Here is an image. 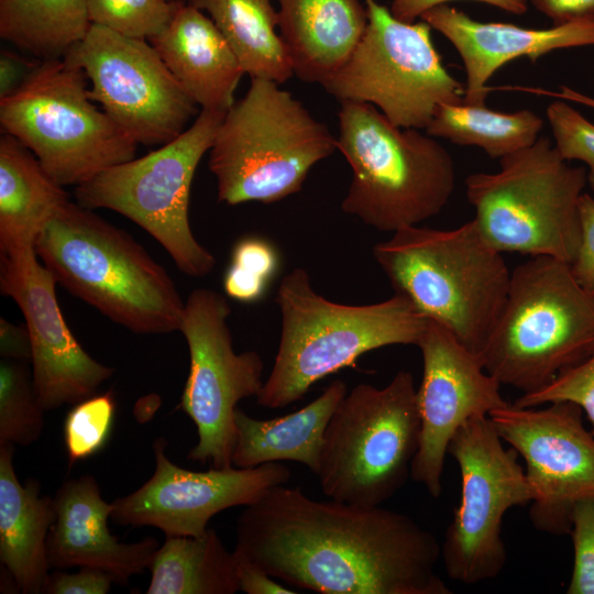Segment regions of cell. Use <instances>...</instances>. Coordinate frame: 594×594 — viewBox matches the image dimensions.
<instances>
[{
	"mask_svg": "<svg viewBox=\"0 0 594 594\" xmlns=\"http://www.w3.org/2000/svg\"><path fill=\"white\" fill-rule=\"evenodd\" d=\"M277 485L245 506L234 553L292 586L321 594H450L441 546L409 516Z\"/></svg>",
	"mask_w": 594,
	"mask_h": 594,
	"instance_id": "6da1fadb",
	"label": "cell"
},
{
	"mask_svg": "<svg viewBox=\"0 0 594 594\" xmlns=\"http://www.w3.org/2000/svg\"><path fill=\"white\" fill-rule=\"evenodd\" d=\"M70 294L139 334L179 331L185 301L173 278L127 231L68 201L35 242Z\"/></svg>",
	"mask_w": 594,
	"mask_h": 594,
	"instance_id": "7a4b0ae2",
	"label": "cell"
},
{
	"mask_svg": "<svg viewBox=\"0 0 594 594\" xmlns=\"http://www.w3.org/2000/svg\"><path fill=\"white\" fill-rule=\"evenodd\" d=\"M396 294L479 358L506 302L512 271L472 219L451 230L410 226L373 246Z\"/></svg>",
	"mask_w": 594,
	"mask_h": 594,
	"instance_id": "3957f363",
	"label": "cell"
},
{
	"mask_svg": "<svg viewBox=\"0 0 594 594\" xmlns=\"http://www.w3.org/2000/svg\"><path fill=\"white\" fill-rule=\"evenodd\" d=\"M276 302L282 331L272 371L256 396L261 407L278 409L301 399L320 380L355 365L370 351L417 345L427 323L404 296L352 306L317 294L306 270L283 277Z\"/></svg>",
	"mask_w": 594,
	"mask_h": 594,
	"instance_id": "277c9868",
	"label": "cell"
},
{
	"mask_svg": "<svg viewBox=\"0 0 594 594\" xmlns=\"http://www.w3.org/2000/svg\"><path fill=\"white\" fill-rule=\"evenodd\" d=\"M280 84L251 78L246 94L226 112L209 150L218 201L272 204L298 193L310 169L337 147Z\"/></svg>",
	"mask_w": 594,
	"mask_h": 594,
	"instance_id": "5b68a950",
	"label": "cell"
},
{
	"mask_svg": "<svg viewBox=\"0 0 594 594\" xmlns=\"http://www.w3.org/2000/svg\"><path fill=\"white\" fill-rule=\"evenodd\" d=\"M337 147L352 169L342 210L395 232L438 215L455 186L450 153L436 138L392 123L377 108L341 102Z\"/></svg>",
	"mask_w": 594,
	"mask_h": 594,
	"instance_id": "8992f818",
	"label": "cell"
},
{
	"mask_svg": "<svg viewBox=\"0 0 594 594\" xmlns=\"http://www.w3.org/2000/svg\"><path fill=\"white\" fill-rule=\"evenodd\" d=\"M594 352V296L569 264L530 256L510 275L505 306L480 360L501 384L538 391Z\"/></svg>",
	"mask_w": 594,
	"mask_h": 594,
	"instance_id": "52a82bcc",
	"label": "cell"
},
{
	"mask_svg": "<svg viewBox=\"0 0 594 594\" xmlns=\"http://www.w3.org/2000/svg\"><path fill=\"white\" fill-rule=\"evenodd\" d=\"M497 172L465 179L473 220L484 239L501 253L571 264L580 243L586 168L571 166L547 136L501 158Z\"/></svg>",
	"mask_w": 594,
	"mask_h": 594,
	"instance_id": "ba28073f",
	"label": "cell"
},
{
	"mask_svg": "<svg viewBox=\"0 0 594 594\" xmlns=\"http://www.w3.org/2000/svg\"><path fill=\"white\" fill-rule=\"evenodd\" d=\"M419 437L417 388L408 371H398L384 387L355 385L326 428L317 475L323 495L381 506L410 476Z\"/></svg>",
	"mask_w": 594,
	"mask_h": 594,
	"instance_id": "9c48e42d",
	"label": "cell"
},
{
	"mask_svg": "<svg viewBox=\"0 0 594 594\" xmlns=\"http://www.w3.org/2000/svg\"><path fill=\"white\" fill-rule=\"evenodd\" d=\"M84 70L67 56L44 59L0 99L4 133L19 140L62 186H79L134 158L138 144L89 96Z\"/></svg>",
	"mask_w": 594,
	"mask_h": 594,
	"instance_id": "30bf717a",
	"label": "cell"
},
{
	"mask_svg": "<svg viewBox=\"0 0 594 594\" xmlns=\"http://www.w3.org/2000/svg\"><path fill=\"white\" fill-rule=\"evenodd\" d=\"M224 112L201 109L177 138L148 154L113 165L75 188L77 204L113 210L145 230L186 275H208L215 256L189 223L193 178L211 148Z\"/></svg>",
	"mask_w": 594,
	"mask_h": 594,
	"instance_id": "8fae6325",
	"label": "cell"
},
{
	"mask_svg": "<svg viewBox=\"0 0 594 594\" xmlns=\"http://www.w3.org/2000/svg\"><path fill=\"white\" fill-rule=\"evenodd\" d=\"M365 32L346 62L321 86L340 102L377 108L404 129L426 130L442 103H460L464 86L442 64L425 21L404 22L364 0Z\"/></svg>",
	"mask_w": 594,
	"mask_h": 594,
	"instance_id": "7c38bea8",
	"label": "cell"
},
{
	"mask_svg": "<svg viewBox=\"0 0 594 594\" xmlns=\"http://www.w3.org/2000/svg\"><path fill=\"white\" fill-rule=\"evenodd\" d=\"M448 453L460 470L461 498L441 544L447 575L469 585L495 579L507 561L504 515L532 499L525 469L485 415L458 429Z\"/></svg>",
	"mask_w": 594,
	"mask_h": 594,
	"instance_id": "4fadbf2b",
	"label": "cell"
},
{
	"mask_svg": "<svg viewBox=\"0 0 594 594\" xmlns=\"http://www.w3.org/2000/svg\"><path fill=\"white\" fill-rule=\"evenodd\" d=\"M230 314L223 295L197 288L185 301L179 328L188 346L189 373L177 409L191 419L198 436L187 459L216 469L233 466L237 405L256 397L264 384L261 355L233 350Z\"/></svg>",
	"mask_w": 594,
	"mask_h": 594,
	"instance_id": "5bb4252c",
	"label": "cell"
},
{
	"mask_svg": "<svg viewBox=\"0 0 594 594\" xmlns=\"http://www.w3.org/2000/svg\"><path fill=\"white\" fill-rule=\"evenodd\" d=\"M64 56L84 70L90 98L138 145L170 142L200 111L147 40L91 24Z\"/></svg>",
	"mask_w": 594,
	"mask_h": 594,
	"instance_id": "9a60e30c",
	"label": "cell"
},
{
	"mask_svg": "<svg viewBox=\"0 0 594 594\" xmlns=\"http://www.w3.org/2000/svg\"><path fill=\"white\" fill-rule=\"evenodd\" d=\"M488 417L525 461L532 526L569 536L575 504L594 497V436L583 424L582 408L570 402L543 408L508 404Z\"/></svg>",
	"mask_w": 594,
	"mask_h": 594,
	"instance_id": "2e32d148",
	"label": "cell"
},
{
	"mask_svg": "<svg viewBox=\"0 0 594 594\" xmlns=\"http://www.w3.org/2000/svg\"><path fill=\"white\" fill-rule=\"evenodd\" d=\"M153 453V475L112 502L111 519L123 526H153L166 537H199L215 515L249 506L292 477V471L278 462L249 469L186 470L167 458L164 438L154 441Z\"/></svg>",
	"mask_w": 594,
	"mask_h": 594,
	"instance_id": "e0dca14e",
	"label": "cell"
},
{
	"mask_svg": "<svg viewBox=\"0 0 594 594\" xmlns=\"http://www.w3.org/2000/svg\"><path fill=\"white\" fill-rule=\"evenodd\" d=\"M417 346L422 356V378L417 388L420 437L410 477L437 498L454 433L470 418L488 416L508 403L502 396L499 381L443 324L427 319Z\"/></svg>",
	"mask_w": 594,
	"mask_h": 594,
	"instance_id": "ac0fdd59",
	"label": "cell"
},
{
	"mask_svg": "<svg viewBox=\"0 0 594 594\" xmlns=\"http://www.w3.org/2000/svg\"><path fill=\"white\" fill-rule=\"evenodd\" d=\"M56 279L35 249L0 254V290L20 308L31 341L32 381L42 407L53 410L97 394L114 369L77 341L59 308Z\"/></svg>",
	"mask_w": 594,
	"mask_h": 594,
	"instance_id": "d6986e66",
	"label": "cell"
},
{
	"mask_svg": "<svg viewBox=\"0 0 594 594\" xmlns=\"http://www.w3.org/2000/svg\"><path fill=\"white\" fill-rule=\"evenodd\" d=\"M420 20L448 38L459 53L466 75L463 102L473 106L485 105L492 90L486 84L506 63L521 57L535 63L552 51L594 45V21L528 29L481 22L448 4L426 11Z\"/></svg>",
	"mask_w": 594,
	"mask_h": 594,
	"instance_id": "ffe728a7",
	"label": "cell"
},
{
	"mask_svg": "<svg viewBox=\"0 0 594 594\" xmlns=\"http://www.w3.org/2000/svg\"><path fill=\"white\" fill-rule=\"evenodd\" d=\"M55 520L46 542L51 568L95 566L110 573L116 583L148 568L158 541L145 538L120 542L108 527L112 503H107L92 475L64 482L53 497Z\"/></svg>",
	"mask_w": 594,
	"mask_h": 594,
	"instance_id": "44dd1931",
	"label": "cell"
},
{
	"mask_svg": "<svg viewBox=\"0 0 594 594\" xmlns=\"http://www.w3.org/2000/svg\"><path fill=\"white\" fill-rule=\"evenodd\" d=\"M148 42L200 110L226 112L235 102L234 91L245 73L204 11L176 0L169 21Z\"/></svg>",
	"mask_w": 594,
	"mask_h": 594,
	"instance_id": "7402d4cb",
	"label": "cell"
},
{
	"mask_svg": "<svg viewBox=\"0 0 594 594\" xmlns=\"http://www.w3.org/2000/svg\"><path fill=\"white\" fill-rule=\"evenodd\" d=\"M294 75L322 84L349 58L367 25L361 0H276Z\"/></svg>",
	"mask_w": 594,
	"mask_h": 594,
	"instance_id": "603a6c76",
	"label": "cell"
},
{
	"mask_svg": "<svg viewBox=\"0 0 594 594\" xmlns=\"http://www.w3.org/2000/svg\"><path fill=\"white\" fill-rule=\"evenodd\" d=\"M14 444L0 443V562L24 594L42 593L51 565L47 536L55 520L53 498L35 479L21 483Z\"/></svg>",
	"mask_w": 594,
	"mask_h": 594,
	"instance_id": "cb8c5ba5",
	"label": "cell"
},
{
	"mask_svg": "<svg viewBox=\"0 0 594 594\" xmlns=\"http://www.w3.org/2000/svg\"><path fill=\"white\" fill-rule=\"evenodd\" d=\"M346 393L343 381H332L322 394L305 407L267 420L255 419L237 408L232 465L249 469L271 462L293 461L318 475L326 428Z\"/></svg>",
	"mask_w": 594,
	"mask_h": 594,
	"instance_id": "d4e9b609",
	"label": "cell"
},
{
	"mask_svg": "<svg viewBox=\"0 0 594 594\" xmlns=\"http://www.w3.org/2000/svg\"><path fill=\"white\" fill-rule=\"evenodd\" d=\"M14 136L0 138V254L35 249L68 194Z\"/></svg>",
	"mask_w": 594,
	"mask_h": 594,
	"instance_id": "484cf974",
	"label": "cell"
},
{
	"mask_svg": "<svg viewBox=\"0 0 594 594\" xmlns=\"http://www.w3.org/2000/svg\"><path fill=\"white\" fill-rule=\"evenodd\" d=\"M209 14L251 78L283 84L293 75L287 47L277 32L273 0H187Z\"/></svg>",
	"mask_w": 594,
	"mask_h": 594,
	"instance_id": "4316f807",
	"label": "cell"
},
{
	"mask_svg": "<svg viewBox=\"0 0 594 594\" xmlns=\"http://www.w3.org/2000/svg\"><path fill=\"white\" fill-rule=\"evenodd\" d=\"M146 594H234L239 590L233 552L215 529L199 537H166L155 551Z\"/></svg>",
	"mask_w": 594,
	"mask_h": 594,
	"instance_id": "83f0119b",
	"label": "cell"
},
{
	"mask_svg": "<svg viewBox=\"0 0 594 594\" xmlns=\"http://www.w3.org/2000/svg\"><path fill=\"white\" fill-rule=\"evenodd\" d=\"M88 0H0V36L44 59L64 56L87 34Z\"/></svg>",
	"mask_w": 594,
	"mask_h": 594,
	"instance_id": "f1b7e54d",
	"label": "cell"
},
{
	"mask_svg": "<svg viewBox=\"0 0 594 594\" xmlns=\"http://www.w3.org/2000/svg\"><path fill=\"white\" fill-rule=\"evenodd\" d=\"M543 120L529 109L512 113L464 102L440 105L426 133L463 146L482 148L492 158H503L532 145Z\"/></svg>",
	"mask_w": 594,
	"mask_h": 594,
	"instance_id": "f546056e",
	"label": "cell"
},
{
	"mask_svg": "<svg viewBox=\"0 0 594 594\" xmlns=\"http://www.w3.org/2000/svg\"><path fill=\"white\" fill-rule=\"evenodd\" d=\"M44 411L26 362H0V443H34L42 435Z\"/></svg>",
	"mask_w": 594,
	"mask_h": 594,
	"instance_id": "4dcf8cb0",
	"label": "cell"
},
{
	"mask_svg": "<svg viewBox=\"0 0 594 594\" xmlns=\"http://www.w3.org/2000/svg\"><path fill=\"white\" fill-rule=\"evenodd\" d=\"M116 416L113 393L95 394L76 404L64 420V443L69 465L100 452L109 441Z\"/></svg>",
	"mask_w": 594,
	"mask_h": 594,
	"instance_id": "1f68e13d",
	"label": "cell"
},
{
	"mask_svg": "<svg viewBox=\"0 0 594 594\" xmlns=\"http://www.w3.org/2000/svg\"><path fill=\"white\" fill-rule=\"evenodd\" d=\"M278 264V254L272 243L258 237L241 239L233 246L231 263L223 276L226 295L240 302L260 300Z\"/></svg>",
	"mask_w": 594,
	"mask_h": 594,
	"instance_id": "d6a6232c",
	"label": "cell"
},
{
	"mask_svg": "<svg viewBox=\"0 0 594 594\" xmlns=\"http://www.w3.org/2000/svg\"><path fill=\"white\" fill-rule=\"evenodd\" d=\"M176 0H88L91 24L123 36L150 40L169 21Z\"/></svg>",
	"mask_w": 594,
	"mask_h": 594,
	"instance_id": "836d02e7",
	"label": "cell"
},
{
	"mask_svg": "<svg viewBox=\"0 0 594 594\" xmlns=\"http://www.w3.org/2000/svg\"><path fill=\"white\" fill-rule=\"evenodd\" d=\"M546 113L559 154L568 162L581 161L587 166L586 183L594 193V123L558 98Z\"/></svg>",
	"mask_w": 594,
	"mask_h": 594,
	"instance_id": "e575fe53",
	"label": "cell"
},
{
	"mask_svg": "<svg viewBox=\"0 0 594 594\" xmlns=\"http://www.w3.org/2000/svg\"><path fill=\"white\" fill-rule=\"evenodd\" d=\"M554 402H570L581 407L591 422L594 436V352L562 371L542 388L521 394L514 405L538 407Z\"/></svg>",
	"mask_w": 594,
	"mask_h": 594,
	"instance_id": "d590c367",
	"label": "cell"
},
{
	"mask_svg": "<svg viewBox=\"0 0 594 594\" xmlns=\"http://www.w3.org/2000/svg\"><path fill=\"white\" fill-rule=\"evenodd\" d=\"M569 536L574 561L568 594H594V497L578 502Z\"/></svg>",
	"mask_w": 594,
	"mask_h": 594,
	"instance_id": "8d00e7d4",
	"label": "cell"
},
{
	"mask_svg": "<svg viewBox=\"0 0 594 594\" xmlns=\"http://www.w3.org/2000/svg\"><path fill=\"white\" fill-rule=\"evenodd\" d=\"M580 243L570 271L576 282L594 296V198L583 193L579 204Z\"/></svg>",
	"mask_w": 594,
	"mask_h": 594,
	"instance_id": "74e56055",
	"label": "cell"
},
{
	"mask_svg": "<svg viewBox=\"0 0 594 594\" xmlns=\"http://www.w3.org/2000/svg\"><path fill=\"white\" fill-rule=\"evenodd\" d=\"M113 576L107 571L95 566H80L78 572L66 573L56 571L48 573L42 588L47 594H106Z\"/></svg>",
	"mask_w": 594,
	"mask_h": 594,
	"instance_id": "f35d334b",
	"label": "cell"
},
{
	"mask_svg": "<svg viewBox=\"0 0 594 594\" xmlns=\"http://www.w3.org/2000/svg\"><path fill=\"white\" fill-rule=\"evenodd\" d=\"M454 0H393L391 4L392 14L404 22H415L428 10L447 4ZM494 6L513 14H524L528 10L527 0H472Z\"/></svg>",
	"mask_w": 594,
	"mask_h": 594,
	"instance_id": "ab89813d",
	"label": "cell"
},
{
	"mask_svg": "<svg viewBox=\"0 0 594 594\" xmlns=\"http://www.w3.org/2000/svg\"><path fill=\"white\" fill-rule=\"evenodd\" d=\"M239 590L246 594H295L255 563L233 552Z\"/></svg>",
	"mask_w": 594,
	"mask_h": 594,
	"instance_id": "60d3db41",
	"label": "cell"
},
{
	"mask_svg": "<svg viewBox=\"0 0 594 594\" xmlns=\"http://www.w3.org/2000/svg\"><path fill=\"white\" fill-rule=\"evenodd\" d=\"M530 2L548 16L553 25L594 21V0H530Z\"/></svg>",
	"mask_w": 594,
	"mask_h": 594,
	"instance_id": "b9f144b4",
	"label": "cell"
},
{
	"mask_svg": "<svg viewBox=\"0 0 594 594\" xmlns=\"http://www.w3.org/2000/svg\"><path fill=\"white\" fill-rule=\"evenodd\" d=\"M37 63L28 61L14 52L0 53V99L14 94L35 69Z\"/></svg>",
	"mask_w": 594,
	"mask_h": 594,
	"instance_id": "7bdbcfd3",
	"label": "cell"
},
{
	"mask_svg": "<svg viewBox=\"0 0 594 594\" xmlns=\"http://www.w3.org/2000/svg\"><path fill=\"white\" fill-rule=\"evenodd\" d=\"M31 341L24 326L12 323L0 318V355L1 359L28 362L31 360Z\"/></svg>",
	"mask_w": 594,
	"mask_h": 594,
	"instance_id": "ee69618b",
	"label": "cell"
},
{
	"mask_svg": "<svg viewBox=\"0 0 594 594\" xmlns=\"http://www.w3.org/2000/svg\"><path fill=\"white\" fill-rule=\"evenodd\" d=\"M559 89H560L559 91H549V90L540 89L539 94L543 96H550L558 99H562L565 101H573V102L582 103L584 106L594 108V98L585 96L563 85L559 86Z\"/></svg>",
	"mask_w": 594,
	"mask_h": 594,
	"instance_id": "f6af8a7d",
	"label": "cell"
}]
</instances>
